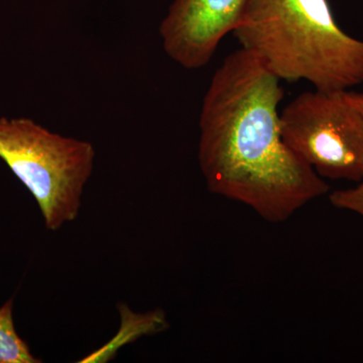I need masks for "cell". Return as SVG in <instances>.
Instances as JSON below:
<instances>
[{
	"mask_svg": "<svg viewBox=\"0 0 363 363\" xmlns=\"http://www.w3.org/2000/svg\"><path fill=\"white\" fill-rule=\"evenodd\" d=\"M344 92L307 91L281 116L284 142L321 178L363 181V117Z\"/></svg>",
	"mask_w": 363,
	"mask_h": 363,
	"instance_id": "obj_4",
	"label": "cell"
},
{
	"mask_svg": "<svg viewBox=\"0 0 363 363\" xmlns=\"http://www.w3.org/2000/svg\"><path fill=\"white\" fill-rule=\"evenodd\" d=\"M248 0H174L160 25L162 47L187 70L204 68L240 21Z\"/></svg>",
	"mask_w": 363,
	"mask_h": 363,
	"instance_id": "obj_5",
	"label": "cell"
},
{
	"mask_svg": "<svg viewBox=\"0 0 363 363\" xmlns=\"http://www.w3.org/2000/svg\"><path fill=\"white\" fill-rule=\"evenodd\" d=\"M329 199L334 207L354 212L363 217V181L355 187L334 191Z\"/></svg>",
	"mask_w": 363,
	"mask_h": 363,
	"instance_id": "obj_7",
	"label": "cell"
},
{
	"mask_svg": "<svg viewBox=\"0 0 363 363\" xmlns=\"http://www.w3.org/2000/svg\"><path fill=\"white\" fill-rule=\"evenodd\" d=\"M346 97L350 100L351 104L359 111L363 117V92H353V91H346Z\"/></svg>",
	"mask_w": 363,
	"mask_h": 363,
	"instance_id": "obj_8",
	"label": "cell"
},
{
	"mask_svg": "<svg viewBox=\"0 0 363 363\" xmlns=\"http://www.w3.org/2000/svg\"><path fill=\"white\" fill-rule=\"evenodd\" d=\"M233 33L281 81L323 92L363 83V40L339 26L328 0H248Z\"/></svg>",
	"mask_w": 363,
	"mask_h": 363,
	"instance_id": "obj_2",
	"label": "cell"
},
{
	"mask_svg": "<svg viewBox=\"0 0 363 363\" xmlns=\"http://www.w3.org/2000/svg\"><path fill=\"white\" fill-rule=\"evenodd\" d=\"M281 80L240 48L218 67L203 98L198 161L208 190L281 223L329 185L284 142Z\"/></svg>",
	"mask_w": 363,
	"mask_h": 363,
	"instance_id": "obj_1",
	"label": "cell"
},
{
	"mask_svg": "<svg viewBox=\"0 0 363 363\" xmlns=\"http://www.w3.org/2000/svg\"><path fill=\"white\" fill-rule=\"evenodd\" d=\"M18 335L13 320V298H9L0 307V363H39Z\"/></svg>",
	"mask_w": 363,
	"mask_h": 363,
	"instance_id": "obj_6",
	"label": "cell"
},
{
	"mask_svg": "<svg viewBox=\"0 0 363 363\" xmlns=\"http://www.w3.org/2000/svg\"><path fill=\"white\" fill-rule=\"evenodd\" d=\"M95 156L87 140L52 133L28 117H0V159L35 198L49 230L77 219Z\"/></svg>",
	"mask_w": 363,
	"mask_h": 363,
	"instance_id": "obj_3",
	"label": "cell"
}]
</instances>
